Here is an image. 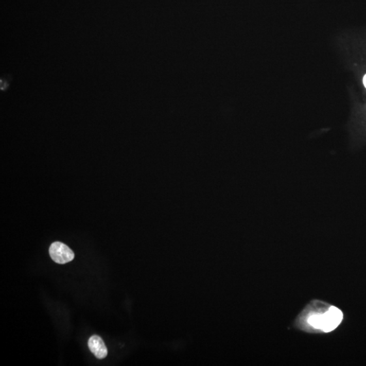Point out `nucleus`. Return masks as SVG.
Here are the masks:
<instances>
[{"instance_id": "nucleus-4", "label": "nucleus", "mask_w": 366, "mask_h": 366, "mask_svg": "<svg viewBox=\"0 0 366 366\" xmlns=\"http://www.w3.org/2000/svg\"><path fill=\"white\" fill-rule=\"evenodd\" d=\"M363 85H364V86L365 87V89H366V74L365 75L364 77H363Z\"/></svg>"}, {"instance_id": "nucleus-3", "label": "nucleus", "mask_w": 366, "mask_h": 366, "mask_svg": "<svg viewBox=\"0 0 366 366\" xmlns=\"http://www.w3.org/2000/svg\"><path fill=\"white\" fill-rule=\"evenodd\" d=\"M89 347L91 352L98 359L106 358L108 351L102 338L99 336L93 335L89 340Z\"/></svg>"}, {"instance_id": "nucleus-2", "label": "nucleus", "mask_w": 366, "mask_h": 366, "mask_svg": "<svg viewBox=\"0 0 366 366\" xmlns=\"http://www.w3.org/2000/svg\"><path fill=\"white\" fill-rule=\"evenodd\" d=\"M51 258L58 264H66L74 260L75 254L72 250L65 243L56 241L49 248Z\"/></svg>"}, {"instance_id": "nucleus-1", "label": "nucleus", "mask_w": 366, "mask_h": 366, "mask_svg": "<svg viewBox=\"0 0 366 366\" xmlns=\"http://www.w3.org/2000/svg\"><path fill=\"white\" fill-rule=\"evenodd\" d=\"M343 314L339 308L320 301H312L296 321L300 329L309 333H329L342 322Z\"/></svg>"}]
</instances>
